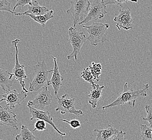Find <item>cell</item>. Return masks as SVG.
Here are the masks:
<instances>
[{
    "instance_id": "obj_21",
    "label": "cell",
    "mask_w": 152,
    "mask_h": 140,
    "mask_svg": "<svg viewBox=\"0 0 152 140\" xmlns=\"http://www.w3.org/2000/svg\"><path fill=\"white\" fill-rule=\"evenodd\" d=\"M88 67L94 77L95 81L99 82L100 79V76L102 72V66L101 64H96L94 62H92L91 65Z\"/></svg>"
},
{
    "instance_id": "obj_9",
    "label": "cell",
    "mask_w": 152,
    "mask_h": 140,
    "mask_svg": "<svg viewBox=\"0 0 152 140\" xmlns=\"http://www.w3.org/2000/svg\"><path fill=\"white\" fill-rule=\"evenodd\" d=\"M27 93L23 91L18 93L16 89L7 91L4 94L1 95L2 99L0 100V102L5 101L6 102L7 107H9L10 110H12L15 108L16 105H21L22 101L27 97Z\"/></svg>"
},
{
    "instance_id": "obj_13",
    "label": "cell",
    "mask_w": 152,
    "mask_h": 140,
    "mask_svg": "<svg viewBox=\"0 0 152 140\" xmlns=\"http://www.w3.org/2000/svg\"><path fill=\"white\" fill-rule=\"evenodd\" d=\"M0 125L10 126L18 131L17 115L14 112L9 110L7 107L4 108L0 106Z\"/></svg>"
},
{
    "instance_id": "obj_31",
    "label": "cell",
    "mask_w": 152,
    "mask_h": 140,
    "mask_svg": "<svg viewBox=\"0 0 152 140\" xmlns=\"http://www.w3.org/2000/svg\"><path fill=\"white\" fill-rule=\"evenodd\" d=\"M61 139H62V140H64V139H63V137H62V136H61Z\"/></svg>"
},
{
    "instance_id": "obj_1",
    "label": "cell",
    "mask_w": 152,
    "mask_h": 140,
    "mask_svg": "<svg viewBox=\"0 0 152 140\" xmlns=\"http://www.w3.org/2000/svg\"><path fill=\"white\" fill-rule=\"evenodd\" d=\"M149 85L148 84L144 85L141 89H129L128 82H126L124 85V91L115 100L108 105H104L102 108L103 110H104L108 108H112L126 104H129L131 107H134L137 99L141 97H146Z\"/></svg>"
},
{
    "instance_id": "obj_24",
    "label": "cell",
    "mask_w": 152,
    "mask_h": 140,
    "mask_svg": "<svg viewBox=\"0 0 152 140\" xmlns=\"http://www.w3.org/2000/svg\"><path fill=\"white\" fill-rule=\"evenodd\" d=\"M106 5L107 4H116L122 7L123 3H127L128 1L137 3V0H102Z\"/></svg>"
},
{
    "instance_id": "obj_10",
    "label": "cell",
    "mask_w": 152,
    "mask_h": 140,
    "mask_svg": "<svg viewBox=\"0 0 152 140\" xmlns=\"http://www.w3.org/2000/svg\"><path fill=\"white\" fill-rule=\"evenodd\" d=\"M20 42H21L20 40L18 39H16L12 42V45L15 46L16 50L15 63V66L12 70V72L15 79L18 81V82H20V85L21 86L22 90L25 92L28 93L29 91L25 87V82L23 80L24 79H27L28 76L26 74L24 66L20 64L18 61V43H20Z\"/></svg>"
},
{
    "instance_id": "obj_25",
    "label": "cell",
    "mask_w": 152,
    "mask_h": 140,
    "mask_svg": "<svg viewBox=\"0 0 152 140\" xmlns=\"http://www.w3.org/2000/svg\"><path fill=\"white\" fill-rule=\"evenodd\" d=\"M0 11L7 12L13 14H15V12L12 10L11 3L7 1V0H0Z\"/></svg>"
},
{
    "instance_id": "obj_7",
    "label": "cell",
    "mask_w": 152,
    "mask_h": 140,
    "mask_svg": "<svg viewBox=\"0 0 152 140\" xmlns=\"http://www.w3.org/2000/svg\"><path fill=\"white\" fill-rule=\"evenodd\" d=\"M58 106L55 111H60L62 114L71 113L77 116L81 115L83 112L81 110H76L75 106V99L72 98L68 94L64 95L62 97H57Z\"/></svg>"
},
{
    "instance_id": "obj_3",
    "label": "cell",
    "mask_w": 152,
    "mask_h": 140,
    "mask_svg": "<svg viewBox=\"0 0 152 140\" xmlns=\"http://www.w3.org/2000/svg\"><path fill=\"white\" fill-rule=\"evenodd\" d=\"M91 3L89 0H73L70 1V8L67 12L72 14L74 27L82 21L88 15Z\"/></svg>"
},
{
    "instance_id": "obj_32",
    "label": "cell",
    "mask_w": 152,
    "mask_h": 140,
    "mask_svg": "<svg viewBox=\"0 0 152 140\" xmlns=\"http://www.w3.org/2000/svg\"></svg>"
},
{
    "instance_id": "obj_12",
    "label": "cell",
    "mask_w": 152,
    "mask_h": 140,
    "mask_svg": "<svg viewBox=\"0 0 152 140\" xmlns=\"http://www.w3.org/2000/svg\"><path fill=\"white\" fill-rule=\"evenodd\" d=\"M28 107L29 109V113L31 115V120L34 119L43 120L52 126L58 134L61 135V136H66V133H62L56 127L55 123L53 122V118L49 111L37 110L31 106H28Z\"/></svg>"
},
{
    "instance_id": "obj_20",
    "label": "cell",
    "mask_w": 152,
    "mask_h": 140,
    "mask_svg": "<svg viewBox=\"0 0 152 140\" xmlns=\"http://www.w3.org/2000/svg\"><path fill=\"white\" fill-rule=\"evenodd\" d=\"M36 137L25 125H22L20 134L16 135V140H35Z\"/></svg>"
},
{
    "instance_id": "obj_8",
    "label": "cell",
    "mask_w": 152,
    "mask_h": 140,
    "mask_svg": "<svg viewBox=\"0 0 152 140\" xmlns=\"http://www.w3.org/2000/svg\"><path fill=\"white\" fill-rule=\"evenodd\" d=\"M53 97L50 94L47 86L43 87L42 90L40 91L33 100L28 101L27 106L33 107L35 109L43 110L45 107L49 106L52 102Z\"/></svg>"
},
{
    "instance_id": "obj_2",
    "label": "cell",
    "mask_w": 152,
    "mask_h": 140,
    "mask_svg": "<svg viewBox=\"0 0 152 140\" xmlns=\"http://www.w3.org/2000/svg\"><path fill=\"white\" fill-rule=\"evenodd\" d=\"M35 76L31 80L28 89L29 92L38 91L40 89L47 85L48 73L53 72V70L48 71L45 61H37L34 66Z\"/></svg>"
},
{
    "instance_id": "obj_14",
    "label": "cell",
    "mask_w": 152,
    "mask_h": 140,
    "mask_svg": "<svg viewBox=\"0 0 152 140\" xmlns=\"http://www.w3.org/2000/svg\"><path fill=\"white\" fill-rule=\"evenodd\" d=\"M52 57L54 60V69L53 70L52 78L48 81L47 85L52 86L54 89V94L55 95H56L57 97H58V91L59 90L61 86L62 85V81L64 80V76H61V73H60L58 63H57V59L52 56Z\"/></svg>"
},
{
    "instance_id": "obj_16",
    "label": "cell",
    "mask_w": 152,
    "mask_h": 140,
    "mask_svg": "<svg viewBox=\"0 0 152 140\" xmlns=\"http://www.w3.org/2000/svg\"><path fill=\"white\" fill-rule=\"evenodd\" d=\"M15 79L13 73L0 68V86L3 91L6 92L10 90Z\"/></svg>"
},
{
    "instance_id": "obj_27",
    "label": "cell",
    "mask_w": 152,
    "mask_h": 140,
    "mask_svg": "<svg viewBox=\"0 0 152 140\" xmlns=\"http://www.w3.org/2000/svg\"><path fill=\"white\" fill-rule=\"evenodd\" d=\"M45 129H46V122L42 120H37L35 124V128L33 131H42Z\"/></svg>"
},
{
    "instance_id": "obj_26",
    "label": "cell",
    "mask_w": 152,
    "mask_h": 140,
    "mask_svg": "<svg viewBox=\"0 0 152 140\" xmlns=\"http://www.w3.org/2000/svg\"><path fill=\"white\" fill-rule=\"evenodd\" d=\"M146 112H147V116L146 118H143V121L148 122L149 123V126L152 127V107L150 105L146 106Z\"/></svg>"
},
{
    "instance_id": "obj_17",
    "label": "cell",
    "mask_w": 152,
    "mask_h": 140,
    "mask_svg": "<svg viewBox=\"0 0 152 140\" xmlns=\"http://www.w3.org/2000/svg\"><path fill=\"white\" fill-rule=\"evenodd\" d=\"M96 133V139L95 140H108L119 132V131L114 128L111 125H108L106 127L101 129H95Z\"/></svg>"
},
{
    "instance_id": "obj_11",
    "label": "cell",
    "mask_w": 152,
    "mask_h": 140,
    "mask_svg": "<svg viewBox=\"0 0 152 140\" xmlns=\"http://www.w3.org/2000/svg\"><path fill=\"white\" fill-rule=\"evenodd\" d=\"M114 21L116 22V27L119 30H120L121 28H123L125 30H129L133 27L131 9L128 7L127 9L119 10V13L114 18Z\"/></svg>"
},
{
    "instance_id": "obj_29",
    "label": "cell",
    "mask_w": 152,
    "mask_h": 140,
    "mask_svg": "<svg viewBox=\"0 0 152 140\" xmlns=\"http://www.w3.org/2000/svg\"><path fill=\"white\" fill-rule=\"evenodd\" d=\"M16 1L17 2H16L15 6L13 8L14 12L17 7H18V6L23 7L26 5H28L29 3H31L32 2V0H16Z\"/></svg>"
},
{
    "instance_id": "obj_28",
    "label": "cell",
    "mask_w": 152,
    "mask_h": 140,
    "mask_svg": "<svg viewBox=\"0 0 152 140\" xmlns=\"http://www.w3.org/2000/svg\"><path fill=\"white\" fill-rule=\"evenodd\" d=\"M61 121H62L64 122H67L70 125V127L73 129H76V128H79L81 126V124L78 120H72L70 121H68L67 120L64 119H61Z\"/></svg>"
},
{
    "instance_id": "obj_22",
    "label": "cell",
    "mask_w": 152,
    "mask_h": 140,
    "mask_svg": "<svg viewBox=\"0 0 152 140\" xmlns=\"http://www.w3.org/2000/svg\"><path fill=\"white\" fill-rule=\"evenodd\" d=\"M81 76L85 81L89 82L91 84L92 88H95L96 84L94 82V77L93 76L89 67H87V68L83 69L82 72L81 73Z\"/></svg>"
},
{
    "instance_id": "obj_15",
    "label": "cell",
    "mask_w": 152,
    "mask_h": 140,
    "mask_svg": "<svg viewBox=\"0 0 152 140\" xmlns=\"http://www.w3.org/2000/svg\"><path fill=\"white\" fill-rule=\"evenodd\" d=\"M50 10L46 6H41L37 1L31 2L28 5V10L24 13H16L15 15H24L25 14H30L34 16L43 15L48 12Z\"/></svg>"
},
{
    "instance_id": "obj_4",
    "label": "cell",
    "mask_w": 152,
    "mask_h": 140,
    "mask_svg": "<svg viewBox=\"0 0 152 140\" xmlns=\"http://www.w3.org/2000/svg\"><path fill=\"white\" fill-rule=\"evenodd\" d=\"M82 27L87 29L89 36L87 37L91 45L97 46L99 43H103L108 41L106 38V31L110 27L109 24L101 23H93L89 26L83 25Z\"/></svg>"
},
{
    "instance_id": "obj_30",
    "label": "cell",
    "mask_w": 152,
    "mask_h": 140,
    "mask_svg": "<svg viewBox=\"0 0 152 140\" xmlns=\"http://www.w3.org/2000/svg\"><path fill=\"white\" fill-rule=\"evenodd\" d=\"M126 133L123 131H119L118 133L114 135L110 140H126L125 139V136Z\"/></svg>"
},
{
    "instance_id": "obj_23",
    "label": "cell",
    "mask_w": 152,
    "mask_h": 140,
    "mask_svg": "<svg viewBox=\"0 0 152 140\" xmlns=\"http://www.w3.org/2000/svg\"><path fill=\"white\" fill-rule=\"evenodd\" d=\"M142 140H152V127L146 125H140Z\"/></svg>"
},
{
    "instance_id": "obj_6",
    "label": "cell",
    "mask_w": 152,
    "mask_h": 140,
    "mask_svg": "<svg viewBox=\"0 0 152 140\" xmlns=\"http://www.w3.org/2000/svg\"><path fill=\"white\" fill-rule=\"evenodd\" d=\"M108 12L106 11V5L101 0H92L88 15L79 25L87 23L91 21H96L104 17Z\"/></svg>"
},
{
    "instance_id": "obj_18",
    "label": "cell",
    "mask_w": 152,
    "mask_h": 140,
    "mask_svg": "<svg viewBox=\"0 0 152 140\" xmlns=\"http://www.w3.org/2000/svg\"><path fill=\"white\" fill-rule=\"evenodd\" d=\"M104 88V86H100L99 84H96L95 88H91L89 97V103L91 104L93 108L97 106L98 101L100 100L102 94V90Z\"/></svg>"
},
{
    "instance_id": "obj_19",
    "label": "cell",
    "mask_w": 152,
    "mask_h": 140,
    "mask_svg": "<svg viewBox=\"0 0 152 140\" xmlns=\"http://www.w3.org/2000/svg\"><path fill=\"white\" fill-rule=\"evenodd\" d=\"M53 13L54 11L53 10H50L48 12L43 15L34 16L30 14H25L24 15H27L31 17V18L40 24L42 27H45L47 22L53 17Z\"/></svg>"
},
{
    "instance_id": "obj_5",
    "label": "cell",
    "mask_w": 152,
    "mask_h": 140,
    "mask_svg": "<svg viewBox=\"0 0 152 140\" xmlns=\"http://www.w3.org/2000/svg\"><path fill=\"white\" fill-rule=\"evenodd\" d=\"M68 41L73 47V52L67 56L68 59L75 58L77 61V55L79 53L82 45L86 43L87 37L83 32H79L74 27H70L68 30Z\"/></svg>"
}]
</instances>
